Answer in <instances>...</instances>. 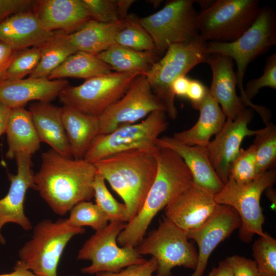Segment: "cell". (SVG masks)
Returning a JSON list of instances; mask_svg holds the SVG:
<instances>
[{
    "label": "cell",
    "instance_id": "obj_20",
    "mask_svg": "<svg viewBox=\"0 0 276 276\" xmlns=\"http://www.w3.org/2000/svg\"><path fill=\"white\" fill-rule=\"evenodd\" d=\"M68 85L63 79L48 78L0 81V103L10 109L31 101L50 103Z\"/></svg>",
    "mask_w": 276,
    "mask_h": 276
},
{
    "label": "cell",
    "instance_id": "obj_40",
    "mask_svg": "<svg viewBox=\"0 0 276 276\" xmlns=\"http://www.w3.org/2000/svg\"><path fill=\"white\" fill-rule=\"evenodd\" d=\"M244 89L247 99L250 101L264 87L276 89V54H272L266 60L263 74L258 78L248 81Z\"/></svg>",
    "mask_w": 276,
    "mask_h": 276
},
{
    "label": "cell",
    "instance_id": "obj_18",
    "mask_svg": "<svg viewBox=\"0 0 276 276\" xmlns=\"http://www.w3.org/2000/svg\"><path fill=\"white\" fill-rule=\"evenodd\" d=\"M218 205L214 194L192 182L165 208V217L187 232L201 226Z\"/></svg>",
    "mask_w": 276,
    "mask_h": 276
},
{
    "label": "cell",
    "instance_id": "obj_14",
    "mask_svg": "<svg viewBox=\"0 0 276 276\" xmlns=\"http://www.w3.org/2000/svg\"><path fill=\"white\" fill-rule=\"evenodd\" d=\"M155 111L166 112V109L154 94L146 76L140 75L134 78L124 96L98 117L99 135L137 123Z\"/></svg>",
    "mask_w": 276,
    "mask_h": 276
},
{
    "label": "cell",
    "instance_id": "obj_6",
    "mask_svg": "<svg viewBox=\"0 0 276 276\" xmlns=\"http://www.w3.org/2000/svg\"><path fill=\"white\" fill-rule=\"evenodd\" d=\"M83 227L71 225L67 219L43 220L33 230L32 238L20 249L19 261L37 276H57L61 256L70 240L84 233Z\"/></svg>",
    "mask_w": 276,
    "mask_h": 276
},
{
    "label": "cell",
    "instance_id": "obj_2",
    "mask_svg": "<svg viewBox=\"0 0 276 276\" xmlns=\"http://www.w3.org/2000/svg\"><path fill=\"white\" fill-rule=\"evenodd\" d=\"M155 154L157 161L155 179L140 211L119 235L117 242L120 246H137L156 214L193 182L191 172L174 151L157 147Z\"/></svg>",
    "mask_w": 276,
    "mask_h": 276
},
{
    "label": "cell",
    "instance_id": "obj_1",
    "mask_svg": "<svg viewBox=\"0 0 276 276\" xmlns=\"http://www.w3.org/2000/svg\"><path fill=\"white\" fill-rule=\"evenodd\" d=\"M96 173L94 164L66 157L51 149L42 154L40 169L34 174L35 190L55 213L63 216L76 204L94 196Z\"/></svg>",
    "mask_w": 276,
    "mask_h": 276
},
{
    "label": "cell",
    "instance_id": "obj_36",
    "mask_svg": "<svg viewBox=\"0 0 276 276\" xmlns=\"http://www.w3.org/2000/svg\"><path fill=\"white\" fill-rule=\"evenodd\" d=\"M68 222L72 225L83 227L90 226L96 231L101 230L107 225L109 219L106 215L96 204L89 201H83L76 204L70 210Z\"/></svg>",
    "mask_w": 276,
    "mask_h": 276
},
{
    "label": "cell",
    "instance_id": "obj_15",
    "mask_svg": "<svg viewBox=\"0 0 276 276\" xmlns=\"http://www.w3.org/2000/svg\"><path fill=\"white\" fill-rule=\"evenodd\" d=\"M252 116V109H246L235 120L226 119L215 139L205 147L211 163L223 184L228 179L231 165L240 152L243 139L262 130L248 128Z\"/></svg>",
    "mask_w": 276,
    "mask_h": 276
},
{
    "label": "cell",
    "instance_id": "obj_22",
    "mask_svg": "<svg viewBox=\"0 0 276 276\" xmlns=\"http://www.w3.org/2000/svg\"><path fill=\"white\" fill-rule=\"evenodd\" d=\"M155 144L176 153L189 169L196 185L214 194L223 188L224 184L213 168L205 148L185 145L166 136L159 137Z\"/></svg>",
    "mask_w": 276,
    "mask_h": 276
},
{
    "label": "cell",
    "instance_id": "obj_41",
    "mask_svg": "<svg viewBox=\"0 0 276 276\" xmlns=\"http://www.w3.org/2000/svg\"><path fill=\"white\" fill-rule=\"evenodd\" d=\"M157 269L156 261L153 257L144 263L129 266L117 272H101L96 276H154Z\"/></svg>",
    "mask_w": 276,
    "mask_h": 276
},
{
    "label": "cell",
    "instance_id": "obj_17",
    "mask_svg": "<svg viewBox=\"0 0 276 276\" xmlns=\"http://www.w3.org/2000/svg\"><path fill=\"white\" fill-rule=\"evenodd\" d=\"M15 158L17 173L15 175L8 174L10 181L9 189L6 195L0 199V242L2 244L5 243V240L1 230L6 223H15L26 231L32 228L31 223L24 212L27 191L29 189L35 190L31 155L20 153Z\"/></svg>",
    "mask_w": 276,
    "mask_h": 276
},
{
    "label": "cell",
    "instance_id": "obj_7",
    "mask_svg": "<svg viewBox=\"0 0 276 276\" xmlns=\"http://www.w3.org/2000/svg\"><path fill=\"white\" fill-rule=\"evenodd\" d=\"M276 180L275 170L269 169L259 174L252 181L244 185L228 177L221 190L214 194L217 204L233 208L241 220L239 237L245 243L251 241L255 235L265 237L263 231L265 218L260 205L262 193L271 188Z\"/></svg>",
    "mask_w": 276,
    "mask_h": 276
},
{
    "label": "cell",
    "instance_id": "obj_27",
    "mask_svg": "<svg viewBox=\"0 0 276 276\" xmlns=\"http://www.w3.org/2000/svg\"><path fill=\"white\" fill-rule=\"evenodd\" d=\"M5 133L8 145L6 156L8 159L20 153L32 155L40 148L41 142L31 116L24 107L11 109Z\"/></svg>",
    "mask_w": 276,
    "mask_h": 276
},
{
    "label": "cell",
    "instance_id": "obj_48",
    "mask_svg": "<svg viewBox=\"0 0 276 276\" xmlns=\"http://www.w3.org/2000/svg\"><path fill=\"white\" fill-rule=\"evenodd\" d=\"M0 276H37L28 269L19 260L17 261L12 272L0 274Z\"/></svg>",
    "mask_w": 276,
    "mask_h": 276
},
{
    "label": "cell",
    "instance_id": "obj_11",
    "mask_svg": "<svg viewBox=\"0 0 276 276\" xmlns=\"http://www.w3.org/2000/svg\"><path fill=\"white\" fill-rule=\"evenodd\" d=\"M140 75L137 72H111L86 80L78 86L68 84L58 97L63 105L99 117L124 96Z\"/></svg>",
    "mask_w": 276,
    "mask_h": 276
},
{
    "label": "cell",
    "instance_id": "obj_51",
    "mask_svg": "<svg viewBox=\"0 0 276 276\" xmlns=\"http://www.w3.org/2000/svg\"><path fill=\"white\" fill-rule=\"evenodd\" d=\"M69 276H76V275H69Z\"/></svg>",
    "mask_w": 276,
    "mask_h": 276
},
{
    "label": "cell",
    "instance_id": "obj_26",
    "mask_svg": "<svg viewBox=\"0 0 276 276\" xmlns=\"http://www.w3.org/2000/svg\"><path fill=\"white\" fill-rule=\"evenodd\" d=\"M61 117L72 157L83 159L90 144L99 134L98 117L66 105L61 107Z\"/></svg>",
    "mask_w": 276,
    "mask_h": 276
},
{
    "label": "cell",
    "instance_id": "obj_24",
    "mask_svg": "<svg viewBox=\"0 0 276 276\" xmlns=\"http://www.w3.org/2000/svg\"><path fill=\"white\" fill-rule=\"evenodd\" d=\"M28 110L41 142L68 158H73L61 117V107L48 102L32 104Z\"/></svg>",
    "mask_w": 276,
    "mask_h": 276
},
{
    "label": "cell",
    "instance_id": "obj_9",
    "mask_svg": "<svg viewBox=\"0 0 276 276\" xmlns=\"http://www.w3.org/2000/svg\"><path fill=\"white\" fill-rule=\"evenodd\" d=\"M168 127L167 114L155 111L141 122L118 128L97 136L90 144L83 159L94 164L110 155L129 150H154L159 135Z\"/></svg>",
    "mask_w": 276,
    "mask_h": 276
},
{
    "label": "cell",
    "instance_id": "obj_43",
    "mask_svg": "<svg viewBox=\"0 0 276 276\" xmlns=\"http://www.w3.org/2000/svg\"><path fill=\"white\" fill-rule=\"evenodd\" d=\"M35 1L0 0V23L15 14L33 11Z\"/></svg>",
    "mask_w": 276,
    "mask_h": 276
},
{
    "label": "cell",
    "instance_id": "obj_42",
    "mask_svg": "<svg viewBox=\"0 0 276 276\" xmlns=\"http://www.w3.org/2000/svg\"><path fill=\"white\" fill-rule=\"evenodd\" d=\"M234 276H261L255 261L235 255L226 259Z\"/></svg>",
    "mask_w": 276,
    "mask_h": 276
},
{
    "label": "cell",
    "instance_id": "obj_19",
    "mask_svg": "<svg viewBox=\"0 0 276 276\" xmlns=\"http://www.w3.org/2000/svg\"><path fill=\"white\" fill-rule=\"evenodd\" d=\"M206 63L212 70V80L209 93L220 105L226 119L235 120L245 109L237 94V79L233 60L220 54L209 55Z\"/></svg>",
    "mask_w": 276,
    "mask_h": 276
},
{
    "label": "cell",
    "instance_id": "obj_30",
    "mask_svg": "<svg viewBox=\"0 0 276 276\" xmlns=\"http://www.w3.org/2000/svg\"><path fill=\"white\" fill-rule=\"evenodd\" d=\"M111 67L97 55L78 51L53 71L48 79L82 78L85 80L110 73Z\"/></svg>",
    "mask_w": 276,
    "mask_h": 276
},
{
    "label": "cell",
    "instance_id": "obj_4",
    "mask_svg": "<svg viewBox=\"0 0 276 276\" xmlns=\"http://www.w3.org/2000/svg\"><path fill=\"white\" fill-rule=\"evenodd\" d=\"M276 44V15L268 6L261 7L252 25L236 40L228 42H208V54H220L231 58L236 63L237 86L245 106L261 114L263 107L247 99L243 78L248 64Z\"/></svg>",
    "mask_w": 276,
    "mask_h": 276
},
{
    "label": "cell",
    "instance_id": "obj_21",
    "mask_svg": "<svg viewBox=\"0 0 276 276\" xmlns=\"http://www.w3.org/2000/svg\"><path fill=\"white\" fill-rule=\"evenodd\" d=\"M33 12L48 31L66 34L77 31L91 19L82 0L35 1Z\"/></svg>",
    "mask_w": 276,
    "mask_h": 276
},
{
    "label": "cell",
    "instance_id": "obj_5",
    "mask_svg": "<svg viewBox=\"0 0 276 276\" xmlns=\"http://www.w3.org/2000/svg\"><path fill=\"white\" fill-rule=\"evenodd\" d=\"M206 44L199 36L190 42L171 45L145 75L154 94L171 119H175L178 113L172 84L179 77L185 76L196 65L206 63L209 56Z\"/></svg>",
    "mask_w": 276,
    "mask_h": 276
},
{
    "label": "cell",
    "instance_id": "obj_10",
    "mask_svg": "<svg viewBox=\"0 0 276 276\" xmlns=\"http://www.w3.org/2000/svg\"><path fill=\"white\" fill-rule=\"evenodd\" d=\"M195 1L172 0L158 11L137 18L140 24L151 36L155 50L163 55L172 44L186 43L199 36Z\"/></svg>",
    "mask_w": 276,
    "mask_h": 276
},
{
    "label": "cell",
    "instance_id": "obj_37",
    "mask_svg": "<svg viewBox=\"0 0 276 276\" xmlns=\"http://www.w3.org/2000/svg\"><path fill=\"white\" fill-rule=\"evenodd\" d=\"M40 56L39 48L32 47L17 51L9 66L0 76V81L18 80L29 75L36 67Z\"/></svg>",
    "mask_w": 276,
    "mask_h": 276
},
{
    "label": "cell",
    "instance_id": "obj_34",
    "mask_svg": "<svg viewBox=\"0 0 276 276\" xmlns=\"http://www.w3.org/2000/svg\"><path fill=\"white\" fill-rule=\"evenodd\" d=\"M93 189L96 204L106 215L110 221L128 223L130 215L124 203L118 201L108 190L104 177L97 171Z\"/></svg>",
    "mask_w": 276,
    "mask_h": 276
},
{
    "label": "cell",
    "instance_id": "obj_25",
    "mask_svg": "<svg viewBox=\"0 0 276 276\" xmlns=\"http://www.w3.org/2000/svg\"><path fill=\"white\" fill-rule=\"evenodd\" d=\"M197 110L199 116L196 124L189 129L174 133L172 137L185 145L205 148L211 137L222 128L226 118L209 90Z\"/></svg>",
    "mask_w": 276,
    "mask_h": 276
},
{
    "label": "cell",
    "instance_id": "obj_28",
    "mask_svg": "<svg viewBox=\"0 0 276 276\" xmlns=\"http://www.w3.org/2000/svg\"><path fill=\"white\" fill-rule=\"evenodd\" d=\"M125 23L126 19L114 23H103L91 19L67 36L77 51L97 55L115 43L116 35Z\"/></svg>",
    "mask_w": 276,
    "mask_h": 276
},
{
    "label": "cell",
    "instance_id": "obj_47",
    "mask_svg": "<svg viewBox=\"0 0 276 276\" xmlns=\"http://www.w3.org/2000/svg\"><path fill=\"white\" fill-rule=\"evenodd\" d=\"M208 276H234L229 265L225 260L220 262L216 267H213Z\"/></svg>",
    "mask_w": 276,
    "mask_h": 276
},
{
    "label": "cell",
    "instance_id": "obj_33",
    "mask_svg": "<svg viewBox=\"0 0 276 276\" xmlns=\"http://www.w3.org/2000/svg\"><path fill=\"white\" fill-rule=\"evenodd\" d=\"M115 43L137 51H156L151 36L133 15H128L125 26L116 35Z\"/></svg>",
    "mask_w": 276,
    "mask_h": 276
},
{
    "label": "cell",
    "instance_id": "obj_23",
    "mask_svg": "<svg viewBox=\"0 0 276 276\" xmlns=\"http://www.w3.org/2000/svg\"><path fill=\"white\" fill-rule=\"evenodd\" d=\"M54 33L42 27L33 11L15 14L0 23V40L16 51L40 48Z\"/></svg>",
    "mask_w": 276,
    "mask_h": 276
},
{
    "label": "cell",
    "instance_id": "obj_39",
    "mask_svg": "<svg viewBox=\"0 0 276 276\" xmlns=\"http://www.w3.org/2000/svg\"><path fill=\"white\" fill-rule=\"evenodd\" d=\"M254 257L261 276H276V240L267 235L252 246Z\"/></svg>",
    "mask_w": 276,
    "mask_h": 276
},
{
    "label": "cell",
    "instance_id": "obj_12",
    "mask_svg": "<svg viewBox=\"0 0 276 276\" xmlns=\"http://www.w3.org/2000/svg\"><path fill=\"white\" fill-rule=\"evenodd\" d=\"M187 232L164 217L158 227L143 238L136 248L141 256L150 255L157 263L154 276H172L177 266L195 270L198 253L188 241Z\"/></svg>",
    "mask_w": 276,
    "mask_h": 276
},
{
    "label": "cell",
    "instance_id": "obj_46",
    "mask_svg": "<svg viewBox=\"0 0 276 276\" xmlns=\"http://www.w3.org/2000/svg\"><path fill=\"white\" fill-rule=\"evenodd\" d=\"M191 79L185 76L177 78L172 84L171 88L175 96L186 97Z\"/></svg>",
    "mask_w": 276,
    "mask_h": 276
},
{
    "label": "cell",
    "instance_id": "obj_38",
    "mask_svg": "<svg viewBox=\"0 0 276 276\" xmlns=\"http://www.w3.org/2000/svg\"><path fill=\"white\" fill-rule=\"evenodd\" d=\"M259 174L254 145L246 149L241 148L231 165L229 177L237 183L244 185L252 181Z\"/></svg>",
    "mask_w": 276,
    "mask_h": 276
},
{
    "label": "cell",
    "instance_id": "obj_16",
    "mask_svg": "<svg viewBox=\"0 0 276 276\" xmlns=\"http://www.w3.org/2000/svg\"><path fill=\"white\" fill-rule=\"evenodd\" d=\"M240 225V217L233 208L218 204L201 226L187 232L188 238L194 240L198 247L197 266L190 276H202L213 251Z\"/></svg>",
    "mask_w": 276,
    "mask_h": 276
},
{
    "label": "cell",
    "instance_id": "obj_44",
    "mask_svg": "<svg viewBox=\"0 0 276 276\" xmlns=\"http://www.w3.org/2000/svg\"><path fill=\"white\" fill-rule=\"evenodd\" d=\"M208 91L209 88L201 81L197 79H191L186 97L191 101L192 107L197 110Z\"/></svg>",
    "mask_w": 276,
    "mask_h": 276
},
{
    "label": "cell",
    "instance_id": "obj_45",
    "mask_svg": "<svg viewBox=\"0 0 276 276\" xmlns=\"http://www.w3.org/2000/svg\"><path fill=\"white\" fill-rule=\"evenodd\" d=\"M17 52L0 40V76L9 66Z\"/></svg>",
    "mask_w": 276,
    "mask_h": 276
},
{
    "label": "cell",
    "instance_id": "obj_8",
    "mask_svg": "<svg viewBox=\"0 0 276 276\" xmlns=\"http://www.w3.org/2000/svg\"><path fill=\"white\" fill-rule=\"evenodd\" d=\"M258 0H217L198 13L200 37L205 42H232L254 23L260 9Z\"/></svg>",
    "mask_w": 276,
    "mask_h": 276
},
{
    "label": "cell",
    "instance_id": "obj_29",
    "mask_svg": "<svg viewBox=\"0 0 276 276\" xmlns=\"http://www.w3.org/2000/svg\"><path fill=\"white\" fill-rule=\"evenodd\" d=\"M97 55L116 72H137L145 76L160 59L156 51H137L116 43Z\"/></svg>",
    "mask_w": 276,
    "mask_h": 276
},
{
    "label": "cell",
    "instance_id": "obj_31",
    "mask_svg": "<svg viewBox=\"0 0 276 276\" xmlns=\"http://www.w3.org/2000/svg\"><path fill=\"white\" fill-rule=\"evenodd\" d=\"M39 48V62L29 78H48L69 56L78 51L70 41L67 34L60 31H54L50 39Z\"/></svg>",
    "mask_w": 276,
    "mask_h": 276
},
{
    "label": "cell",
    "instance_id": "obj_13",
    "mask_svg": "<svg viewBox=\"0 0 276 276\" xmlns=\"http://www.w3.org/2000/svg\"><path fill=\"white\" fill-rule=\"evenodd\" d=\"M126 224L120 221H110L105 227L96 231L86 240L78 252L77 259L89 260L91 264L81 269L82 273L117 272L147 260L135 247L120 246L118 244L117 238Z\"/></svg>",
    "mask_w": 276,
    "mask_h": 276
},
{
    "label": "cell",
    "instance_id": "obj_49",
    "mask_svg": "<svg viewBox=\"0 0 276 276\" xmlns=\"http://www.w3.org/2000/svg\"><path fill=\"white\" fill-rule=\"evenodd\" d=\"M11 109L0 103V136L5 133Z\"/></svg>",
    "mask_w": 276,
    "mask_h": 276
},
{
    "label": "cell",
    "instance_id": "obj_50",
    "mask_svg": "<svg viewBox=\"0 0 276 276\" xmlns=\"http://www.w3.org/2000/svg\"><path fill=\"white\" fill-rule=\"evenodd\" d=\"M265 191L267 192V195L269 199L271 201L272 203L275 204V195L271 188H268Z\"/></svg>",
    "mask_w": 276,
    "mask_h": 276
},
{
    "label": "cell",
    "instance_id": "obj_3",
    "mask_svg": "<svg viewBox=\"0 0 276 276\" xmlns=\"http://www.w3.org/2000/svg\"><path fill=\"white\" fill-rule=\"evenodd\" d=\"M156 149L124 151L94 164L97 172L123 199L129 213V221L140 211L155 179Z\"/></svg>",
    "mask_w": 276,
    "mask_h": 276
},
{
    "label": "cell",
    "instance_id": "obj_35",
    "mask_svg": "<svg viewBox=\"0 0 276 276\" xmlns=\"http://www.w3.org/2000/svg\"><path fill=\"white\" fill-rule=\"evenodd\" d=\"M253 144L259 173L268 170L276 160V128L272 123L266 125L257 134Z\"/></svg>",
    "mask_w": 276,
    "mask_h": 276
},
{
    "label": "cell",
    "instance_id": "obj_32",
    "mask_svg": "<svg viewBox=\"0 0 276 276\" xmlns=\"http://www.w3.org/2000/svg\"><path fill=\"white\" fill-rule=\"evenodd\" d=\"M91 19L103 23L125 20L133 0H82Z\"/></svg>",
    "mask_w": 276,
    "mask_h": 276
}]
</instances>
